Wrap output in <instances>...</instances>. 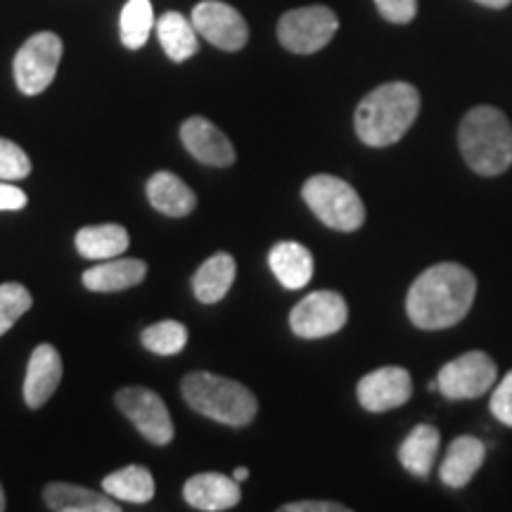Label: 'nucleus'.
I'll list each match as a JSON object with an SVG mask.
<instances>
[{"label":"nucleus","instance_id":"f257e3e1","mask_svg":"<svg viewBox=\"0 0 512 512\" xmlns=\"http://www.w3.org/2000/svg\"><path fill=\"white\" fill-rule=\"evenodd\" d=\"M477 280L465 266L437 264L411 285L406 297L408 318L420 330H446L458 325L475 304Z\"/></svg>","mask_w":512,"mask_h":512},{"label":"nucleus","instance_id":"f03ea898","mask_svg":"<svg viewBox=\"0 0 512 512\" xmlns=\"http://www.w3.org/2000/svg\"><path fill=\"white\" fill-rule=\"evenodd\" d=\"M420 114L418 88L406 81H389L358 102L354 126L370 147L399 143Z\"/></svg>","mask_w":512,"mask_h":512},{"label":"nucleus","instance_id":"7ed1b4c3","mask_svg":"<svg viewBox=\"0 0 512 512\" xmlns=\"http://www.w3.org/2000/svg\"><path fill=\"white\" fill-rule=\"evenodd\" d=\"M458 143L463 159L479 176H498L512 164V124L491 105H479L460 121Z\"/></svg>","mask_w":512,"mask_h":512},{"label":"nucleus","instance_id":"20e7f679","mask_svg":"<svg viewBox=\"0 0 512 512\" xmlns=\"http://www.w3.org/2000/svg\"><path fill=\"white\" fill-rule=\"evenodd\" d=\"M181 389L192 411L228 427L249 425L259 411V401L245 384L214 373L185 375Z\"/></svg>","mask_w":512,"mask_h":512},{"label":"nucleus","instance_id":"39448f33","mask_svg":"<svg viewBox=\"0 0 512 512\" xmlns=\"http://www.w3.org/2000/svg\"><path fill=\"white\" fill-rule=\"evenodd\" d=\"M302 197L325 226L339 233H354L366 221V207L358 192L337 176H311L304 183Z\"/></svg>","mask_w":512,"mask_h":512},{"label":"nucleus","instance_id":"423d86ee","mask_svg":"<svg viewBox=\"0 0 512 512\" xmlns=\"http://www.w3.org/2000/svg\"><path fill=\"white\" fill-rule=\"evenodd\" d=\"M339 19L325 5H309L285 12L278 22L280 43L297 55H311L323 50L337 34Z\"/></svg>","mask_w":512,"mask_h":512},{"label":"nucleus","instance_id":"0eeeda50","mask_svg":"<svg viewBox=\"0 0 512 512\" xmlns=\"http://www.w3.org/2000/svg\"><path fill=\"white\" fill-rule=\"evenodd\" d=\"M62 60V38L53 31L34 34L17 50L15 81L24 95H38L53 83Z\"/></svg>","mask_w":512,"mask_h":512},{"label":"nucleus","instance_id":"6e6552de","mask_svg":"<svg viewBox=\"0 0 512 512\" xmlns=\"http://www.w3.org/2000/svg\"><path fill=\"white\" fill-rule=\"evenodd\" d=\"M498 368L484 351H467V354L448 361L437 375V389L451 401L477 399L496 384Z\"/></svg>","mask_w":512,"mask_h":512},{"label":"nucleus","instance_id":"1a4fd4ad","mask_svg":"<svg viewBox=\"0 0 512 512\" xmlns=\"http://www.w3.org/2000/svg\"><path fill=\"white\" fill-rule=\"evenodd\" d=\"M114 403L136 430L155 446H166L174 439V420L162 396L145 387H124L114 396Z\"/></svg>","mask_w":512,"mask_h":512},{"label":"nucleus","instance_id":"9d476101","mask_svg":"<svg viewBox=\"0 0 512 512\" xmlns=\"http://www.w3.org/2000/svg\"><path fill=\"white\" fill-rule=\"evenodd\" d=\"M349 306L339 292L318 290L294 306L290 313V328L297 337L320 339L335 335L347 325Z\"/></svg>","mask_w":512,"mask_h":512},{"label":"nucleus","instance_id":"9b49d317","mask_svg":"<svg viewBox=\"0 0 512 512\" xmlns=\"http://www.w3.org/2000/svg\"><path fill=\"white\" fill-rule=\"evenodd\" d=\"M192 24H195L197 34L207 38L211 46L228 50H242L247 46L249 29L245 17L238 10L230 8L228 3L221 0H202L192 10Z\"/></svg>","mask_w":512,"mask_h":512},{"label":"nucleus","instance_id":"f8f14e48","mask_svg":"<svg viewBox=\"0 0 512 512\" xmlns=\"http://www.w3.org/2000/svg\"><path fill=\"white\" fill-rule=\"evenodd\" d=\"M358 403L370 413H384L411 401L413 380L406 368L384 366L368 373L356 387Z\"/></svg>","mask_w":512,"mask_h":512},{"label":"nucleus","instance_id":"ddd939ff","mask_svg":"<svg viewBox=\"0 0 512 512\" xmlns=\"http://www.w3.org/2000/svg\"><path fill=\"white\" fill-rule=\"evenodd\" d=\"M181 140L197 162L209 166H230L235 162V147L209 119L190 117L181 126Z\"/></svg>","mask_w":512,"mask_h":512},{"label":"nucleus","instance_id":"4468645a","mask_svg":"<svg viewBox=\"0 0 512 512\" xmlns=\"http://www.w3.org/2000/svg\"><path fill=\"white\" fill-rule=\"evenodd\" d=\"M62 382V358L53 344H38L29 358L24 377V401L29 408H41L50 401Z\"/></svg>","mask_w":512,"mask_h":512},{"label":"nucleus","instance_id":"2eb2a0df","mask_svg":"<svg viewBox=\"0 0 512 512\" xmlns=\"http://www.w3.org/2000/svg\"><path fill=\"white\" fill-rule=\"evenodd\" d=\"M185 501L190 508L204 512H221L230 510L240 503L242 491L240 482L233 477L219 475V472H202V475L190 477L183 486Z\"/></svg>","mask_w":512,"mask_h":512},{"label":"nucleus","instance_id":"dca6fc26","mask_svg":"<svg viewBox=\"0 0 512 512\" xmlns=\"http://www.w3.org/2000/svg\"><path fill=\"white\" fill-rule=\"evenodd\" d=\"M484 458H486V446L482 439L470 437V434H463V437L453 439L446 451L444 463L439 467L441 482L451 486V489H463V486L477 475L479 467L484 463Z\"/></svg>","mask_w":512,"mask_h":512},{"label":"nucleus","instance_id":"f3484780","mask_svg":"<svg viewBox=\"0 0 512 512\" xmlns=\"http://www.w3.org/2000/svg\"><path fill=\"white\" fill-rule=\"evenodd\" d=\"M268 266L285 290H302L313 278V256L299 242H278L268 254Z\"/></svg>","mask_w":512,"mask_h":512},{"label":"nucleus","instance_id":"a211bd4d","mask_svg":"<svg viewBox=\"0 0 512 512\" xmlns=\"http://www.w3.org/2000/svg\"><path fill=\"white\" fill-rule=\"evenodd\" d=\"M147 264L140 259H107L83 273V285L91 292H121L145 280Z\"/></svg>","mask_w":512,"mask_h":512},{"label":"nucleus","instance_id":"6ab92c4d","mask_svg":"<svg viewBox=\"0 0 512 512\" xmlns=\"http://www.w3.org/2000/svg\"><path fill=\"white\" fill-rule=\"evenodd\" d=\"M235 273H238V266L228 252L209 256L192 275V292L202 304L221 302L235 283Z\"/></svg>","mask_w":512,"mask_h":512},{"label":"nucleus","instance_id":"aec40b11","mask_svg":"<svg viewBox=\"0 0 512 512\" xmlns=\"http://www.w3.org/2000/svg\"><path fill=\"white\" fill-rule=\"evenodd\" d=\"M46 505L55 512H119L121 508L114 503L110 494H98V491L83 489V486L53 482L43 491Z\"/></svg>","mask_w":512,"mask_h":512},{"label":"nucleus","instance_id":"412c9836","mask_svg":"<svg viewBox=\"0 0 512 512\" xmlns=\"http://www.w3.org/2000/svg\"><path fill=\"white\" fill-rule=\"evenodd\" d=\"M147 200L164 216H174V219L188 216L197 207L195 192L171 171H159L147 181Z\"/></svg>","mask_w":512,"mask_h":512},{"label":"nucleus","instance_id":"4be33fe9","mask_svg":"<svg viewBox=\"0 0 512 512\" xmlns=\"http://www.w3.org/2000/svg\"><path fill=\"white\" fill-rule=\"evenodd\" d=\"M131 238H128V230L117 223H105V226H86L76 233V252L83 259L93 261H107L114 256L124 254Z\"/></svg>","mask_w":512,"mask_h":512},{"label":"nucleus","instance_id":"5701e85b","mask_svg":"<svg viewBox=\"0 0 512 512\" xmlns=\"http://www.w3.org/2000/svg\"><path fill=\"white\" fill-rule=\"evenodd\" d=\"M439 444H441V437L437 427L418 425L406 439H403V444L399 448L401 465L415 477L420 479L430 477L434 458H437L439 453Z\"/></svg>","mask_w":512,"mask_h":512},{"label":"nucleus","instance_id":"b1692460","mask_svg":"<svg viewBox=\"0 0 512 512\" xmlns=\"http://www.w3.org/2000/svg\"><path fill=\"white\" fill-rule=\"evenodd\" d=\"M102 489L114 501L147 503L155 496V479H152V472L145 470V467L126 465L102 479Z\"/></svg>","mask_w":512,"mask_h":512},{"label":"nucleus","instance_id":"393cba45","mask_svg":"<svg viewBox=\"0 0 512 512\" xmlns=\"http://www.w3.org/2000/svg\"><path fill=\"white\" fill-rule=\"evenodd\" d=\"M157 36L164 53L174 62L190 60L197 53V48H200L195 24L188 22L181 12H164L162 19L157 22Z\"/></svg>","mask_w":512,"mask_h":512},{"label":"nucleus","instance_id":"a878e982","mask_svg":"<svg viewBox=\"0 0 512 512\" xmlns=\"http://www.w3.org/2000/svg\"><path fill=\"white\" fill-rule=\"evenodd\" d=\"M121 43L128 50L143 48L155 27V12L150 0H128L121 10Z\"/></svg>","mask_w":512,"mask_h":512},{"label":"nucleus","instance_id":"bb28decb","mask_svg":"<svg viewBox=\"0 0 512 512\" xmlns=\"http://www.w3.org/2000/svg\"><path fill=\"white\" fill-rule=\"evenodd\" d=\"M143 344L147 351L157 356H174L188 344V328L178 320H162L143 330Z\"/></svg>","mask_w":512,"mask_h":512},{"label":"nucleus","instance_id":"cd10ccee","mask_svg":"<svg viewBox=\"0 0 512 512\" xmlns=\"http://www.w3.org/2000/svg\"><path fill=\"white\" fill-rule=\"evenodd\" d=\"M34 306L29 290L19 283L0 285V337Z\"/></svg>","mask_w":512,"mask_h":512},{"label":"nucleus","instance_id":"c85d7f7f","mask_svg":"<svg viewBox=\"0 0 512 512\" xmlns=\"http://www.w3.org/2000/svg\"><path fill=\"white\" fill-rule=\"evenodd\" d=\"M31 174V159L12 140L0 138V181H22Z\"/></svg>","mask_w":512,"mask_h":512},{"label":"nucleus","instance_id":"c756f323","mask_svg":"<svg viewBox=\"0 0 512 512\" xmlns=\"http://www.w3.org/2000/svg\"><path fill=\"white\" fill-rule=\"evenodd\" d=\"M491 413L498 422L512 427V370L503 377L501 384L491 394Z\"/></svg>","mask_w":512,"mask_h":512},{"label":"nucleus","instance_id":"7c9ffc66","mask_svg":"<svg viewBox=\"0 0 512 512\" xmlns=\"http://www.w3.org/2000/svg\"><path fill=\"white\" fill-rule=\"evenodd\" d=\"M375 5L392 24H408L418 15V0H375Z\"/></svg>","mask_w":512,"mask_h":512},{"label":"nucleus","instance_id":"2f4dec72","mask_svg":"<svg viewBox=\"0 0 512 512\" xmlns=\"http://www.w3.org/2000/svg\"><path fill=\"white\" fill-rule=\"evenodd\" d=\"M27 207V192L19 190L17 185L0 183V211H17Z\"/></svg>","mask_w":512,"mask_h":512},{"label":"nucleus","instance_id":"473e14b6","mask_svg":"<svg viewBox=\"0 0 512 512\" xmlns=\"http://www.w3.org/2000/svg\"><path fill=\"white\" fill-rule=\"evenodd\" d=\"M283 512H349L347 505L332 501H297L280 508Z\"/></svg>","mask_w":512,"mask_h":512},{"label":"nucleus","instance_id":"72a5a7b5","mask_svg":"<svg viewBox=\"0 0 512 512\" xmlns=\"http://www.w3.org/2000/svg\"><path fill=\"white\" fill-rule=\"evenodd\" d=\"M479 5H486V8H494V10H501V8H508L512 0H477Z\"/></svg>","mask_w":512,"mask_h":512},{"label":"nucleus","instance_id":"f704fd0d","mask_svg":"<svg viewBox=\"0 0 512 512\" xmlns=\"http://www.w3.org/2000/svg\"><path fill=\"white\" fill-rule=\"evenodd\" d=\"M247 477H249V470H247V467H235V472H233V479H235V482H245Z\"/></svg>","mask_w":512,"mask_h":512},{"label":"nucleus","instance_id":"c9c22d12","mask_svg":"<svg viewBox=\"0 0 512 512\" xmlns=\"http://www.w3.org/2000/svg\"><path fill=\"white\" fill-rule=\"evenodd\" d=\"M5 510V491H3V486H0V512Z\"/></svg>","mask_w":512,"mask_h":512}]
</instances>
